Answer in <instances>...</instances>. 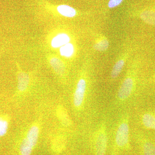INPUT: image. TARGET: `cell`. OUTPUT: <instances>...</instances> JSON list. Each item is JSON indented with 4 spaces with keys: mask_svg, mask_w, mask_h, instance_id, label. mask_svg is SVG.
<instances>
[{
    "mask_svg": "<svg viewBox=\"0 0 155 155\" xmlns=\"http://www.w3.org/2000/svg\"><path fill=\"white\" fill-rule=\"evenodd\" d=\"M123 0H110L108 3V6L110 8H114L119 5L122 2Z\"/></svg>",
    "mask_w": 155,
    "mask_h": 155,
    "instance_id": "19",
    "label": "cell"
},
{
    "mask_svg": "<svg viewBox=\"0 0 155 155\" xmlns=\"http://www.w3.org/2000/svg\"><path fill=\"white\" fill-rule=\"evenodd\" d=\"M17 78V88L18 91L19 92H24L28 88L30 83V76L27 72L22 71L21 69H19Z\"/></svg>",
    "mask_w": 155,
    "mask_h": 155,
    "instance_id": "7",
    "label": "cell"
},
{
    "mask_svg": "<svg viewBox=\"0 0 155 155\" xmlns=\"http://www.w3.org/2000/svg\"><path fill=\"white\" fill-rule=\"evenodd\" d=\"M125 65V61L123 60H119L114 65L111 72V78L112 79L117 78L120 75Z\"/></svg>",
    "mask_w": 155,
    "mask_h": 155,
    "instance_id": "14",
    "label": "cell"
},
{
    "mask_svg": "<svg viewBox=\"0 0 155 155\" xmlns=\"http://www.w3.org/2000/svg\"></svg>",
    "mask_w": 155,
    "mask_h": 155,
    "instance_id": "21",
    "label": "cell"
},
{
    "mask_svg": "<svg viewBox=\"0 0 155 155\" xmlns=\"http://www.w3.org/2000/svg\"><path fill=\"white\" fill-rule=\"evenodd\" d=\"M8 122L6 119L0 117V137L5 135L8 131Z\"/></svg>",
    "mask_w": 155,
    "mask_h": 155,
    "instance_id": "18",
    "label": "cell"
},
{
    "mask_svg": "<svg viewBox=\"0 0 155 155\" xmlns=\"http://www.w3.org/2000/svg\"><path fill=\"white\" fill-rule=\"evenodd\" d=\"M39 134V128L37 125H33L31 127L27 132L26 138L28 139L32 146L35 147L38 140Z\"/></svg>",
    "mask_w": 155,
    "mask_h": 155,
    "instance_id": "8",
    "label": "cell"
},
{
    "mask_svg": "<svg viewBox=\"0 0 155 155\" xmlns=\"http://www.w3.org/2000/svg\"><path fill=\"white\" fill-rule=\"evenodd\" d=\"M83 74L79 77L76 83L72 96V104L73 109L76 113L80 114L86 108L88 99V84L87 78Z\"/></svg>",
    "mask_w": 155,
    "mask_h": 155,
    "instance_id": "3",
    "label": "cell"
},
{
    "mask_svg": "<svg viewBox=\"0 0 155 155\" xmlns=\"http://www.w3.org/2000/svg\"><path fill=\"white\" fill-rule=\"evenodd\" d=\"M70 38L67 34H60L53 39L51 44L53 48H59L68 44Z\"/></svg>",
    "mask_w": 155,
    "mask_h": 155,
    "instance_id": "9",
    "label": "cell"
},
{
    "mask_svg": "<svg viewBox=\"0 0 155 155\" xmlns=\"http://www.w3.org/2000/svg\"><path fill=\"white\" fill-rule=\"evenodd\" d=\"M58 114L59 119L62 124L66 127H69L72 125V122L69 115L64 108L60 107L58 110Z\"/></svg>",
    "mask_w": 155,
    "mask_h": 155,
    "instance_id": "11",
    "label": "cell"
},
{
    "mask_svg": "<svg viewBox=\"0 0 155 155\" xmlns=\"http://www.w3.org/2000/svg\"><path fill=\"white\" fill-rule=\"evenodd\" d=\"M48 61L53 70L58 75L61 76L65 75L66 66L64 62L59 57L51 55L48 57Z\"/></svg>",
    "mask_w": 155,
    "mask_h": 155,
    "instance_id": "6",
    "label": "cell"
},
{
    "mask_svg": "<svg viewBox=\"0 0 155 155\" xmlns=\"http://www.w3.org/2000/svg\"><path fill=\"white\" fill-rule=\"evenodd\" d=\"M109 119L107 114H103L92 132L90 139L92 155H108L109 147Z\"/></svg>",
    "mask_w": 155,
    "mask_h": 155,
    "instance_id": "2",
    "label": "cell"
},
{
    "mask_svg": "<svg viewBox=\"0 0 155 155\" xmlns=\"http://www.w3.org/2000/svg\"><path fill=\"white\" fill-rule=\"evenodd\" d=\"M141 19L145 22L155 26V12L151 11H145L140 15Z\"/></svg>",
    "mask_w": 155,
    "mask_h": 155,
    "instance_id": "12",
    "label": "cell"
},
{
    "mask_svg": "<svg viewBox=\"0 0 155 155\" xmlns=\"http://www.w3.org/2000/svg\"><path fill=\"white\" fill-rule=\"evenodd\" d=\"M151 80H152L153 81H155V75L153 76L152 78L151 79Z\"/></svg>",
    "mask_w": 155,
    "mask_h": 155,
    "instance_id": "20",
    "label": "cell"
},
{
    "mask_svg": "<svg viewBox=\"0 0 155 155\" xmlns=\"http://www.w3.org/2000/svg\"><path fill=\"white\" fill-rule=\"evenodd\" d=\"M65 145L66 141L65 139L61 137L54 140L53 144V147L56 151H61L65 147Z\"/></svg>",
    "mask_w": 155,
    "mask_h": 155,
    "instance_id": "16",
    "label": "cell"
},
{
    "mask_svg": "<svg viewBox=\"0 0 155 155\" xmlns=\"http://www.w3.org/2000/svg\"><path fill=\"white\" fill-rule=\"evenodd\" d=\"M134 121L138 126L145 130L155 131V110L148 109L136 113Z\"/></svg>",
    "mask_w": 155,
    "mask_h": 155,
    "instance_id": "5",
    "label": "cell"
},
{
    "mask_svg": "<svg viewBox=\"0 0 155 155\" xmlns=\"http://www.w3.org/2000/svg\"><path fill=\"white\" fill-rule=\"evenodd\" d=\"M131 137L140 155H155V142L149 136L134 128L131 130Z\"/></svg>",
    "mask_w": 155,
    "mask_h": 155,
    "instance_id": "4",
    "label": "cell"
},
{
    "mask_svg": "<svg viewBox=\"0 0 155 155\" xmlns=\"http://www.w3.org/2000/svg\"><path fill=\"white\" fill-rule=\"evenodd\" d=\"M58 13L65 17H73L76 15V12L75 9L67 5H61L57 8Z\"/></svg>",
    "mask_w": 155,
    "mask_h": 155,
    "instance_id": "10",
    "label": "cell"
},
{
    "mask_svg": "<svg viewBox=\"0 0 155 155\" xmlns=\"http://www.w3.org/2000/svg\"><path fill=\"white\" fill-rule=\"evenodd\" d=\"M33 147H34L28 139L26 138H24L22 140L19 147L20 153L21 155H30Z\"/></svg>",
    "mask_w": 155,
    "mask_h": 155,
    "instance_id": "13",
    "label": "cell"
},
{
    "mask_svg": "<svg viewBox=\"0 0 155 155\" xmlns=\"http://www.w3.org/2000/svg\"><path fill=\"white\" fill-rule=\"evenodd\" d=\"M109 47V42L107 40H103L97 43L94 46V48L97 51H106Z\"/></svg>",
    "mask_w": 155,
    "mask_h": 155,
    "instance_id": "17",
    "label": "cell"
},
{
    "mask_svg": "<svg viewBox=\"0 0 155 155\" xmlns=\"http://www.w3.org/2000/svg\"><path fill=\"white\" fill-rule=\"evenodd\" d=\"M130 121L131 112L129 109L118 113L109 130L108 155H132Z\"/></svg>",
    "mask_w": 155,
    "mask_h": 155,
    "instance_id": "1",
    "label": "cell"
},
{
    "mask_svg": "<svg viewBox=\"0 0 155 155\" xmlns=\"http://www.w3.org/2000/svg\"><path fill=\"white\" fill-rule=\"evenodd\" d=\"M74 52V48L71 44H67L61 47V53L62 55L66 57H70Z\"/></svg>",
    "mask_w": 155,
    "mask_h": 155,
    "instance_id": "15",
    "label": "cell"
}]
</instances>
